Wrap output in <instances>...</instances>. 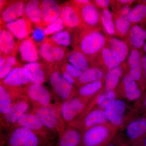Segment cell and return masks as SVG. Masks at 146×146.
<instances>
[{
  "instance_id": "cell-1",
  "label": "cell",
  "mask_w": 146,
  "mask_h": 146,
  "mask_svg": "<svg viewBox=\"0 0 146 146\" xmlns=\"http://www.w3.org/2000/svg\"><path fill=\"white\" fill-rule=\"evenodd\" d=\"M72 44L73 50L85 55L91 66H94L102 50L107 45V36L100 29L81 26L73 30Z\"/></svg>"
},
{
  "instance_id": "cell-2",
  "label": "cell",
  "mask_w": 146,
  "mask_h": 146,
  "mask_svg": "<svg viewBox=\"0 0 146 146\" xmlns=\"http://www.w3.org/2000/svg\"><path fill=\"white\" fill-rule=\"evenodd\" d=\"M50 141L28 128L13 127L2 140L1 146H46Z\"/></svg>"
},
{
  "instance_id": "cell-3",
  "label": "cell",
  "mask_w": 146,
  "mask_h": 146,
  "mask_svg": "<svg viewBox=\"0 0 146 146\" xmlns=\"http://www.w3.org/2000/svg\"><path fill=\"white\" fill-rule=\"evenodd\" d=\"M48 80L55 103L60 104L75 96V87L63 78L58 64L53 65Z\"/></svg>"
},
{
  "instance_id": "cell-4",
  "label": "cell",
  "mask_w": 146,
  "mask_h": 146,
  "mask_svg": "<svg viewBox=\"0 0 146 146\" xmlns=\"http://www.w3.org/2000/svg\"><path fill=\"white\" fill-rule=\"evenodd\" d=\"M30 112L39 118L53 135L59 136L67 126L60 117L58 104L45 107H33Z\"/></svg>"
},
{
  "instance_id": "cell-5",
  "label": "cell",
  "mask_w": 146,
  "mask_h": 146,
  "mask_svg": "<svg viewBox=\"0 0 146 146\" xmlns=\"http://www.w3.org/2000/svg\"><path fill=\"white\" fill-rule=\"evenodd\" d=\"M31 80L30 72L21 65L14 68L6 77L1 81V84L18 96L24 94V89L31 83Z\"/></svg>"
},
{
  "instance_id": "cell-6",
  "label": "cell",
  "mask_w": 146,
  "mask_h": 146,
  "mask_svg": "<svg viewBox=\"0 0 146 146\" xmlns=\"http://www.w3.org/2000/svg\"><path fill=\"white\" fill-rule=\"evenodd\" d=\"M39 52L44 62L59 64L67 59L70 52L65 47L55 43L51 38L46 37L39 45Z\"/></svg>"
},
{
  "instance_id": "cell-7",
  "label": "cell",
  "mask_w": 146,
  "mask_h": 146,
  "mask_svg": "<svg viewBox=\"0 0 146 146\" xmlns=\"http://www.w3.org/2000/svg\"><path fill=\"white\" fill-rule=\"evenodd\" d=\"M112 138L113 133L106 124L95 126L84 130L81 146H106Z\"/></svg>"
},
{
  "instance_id": "cell-8",
  "label": "cell",
  "mask_w": 146,
  "mask_h": 146,
  "mask_svg": "<svg viewBox=\"0 0 146 146\" xmlns=\"http://www.w3.org/2000/svg\"><path fill=\"white\" fill-rule=\"evenodd\" d=\"M87 100L75 95L70 99L58 104L60 117L67 126L73 125L78 116L85 109Z\"/></svg>"
},
{
  "instance_id": "cell-9",
  "label": "cell",
  "mask_w": 146,
  "mask_h": 146,
  "mask_svg": "<svg viewBox=\"0 0 146 146\" xmlns=\"http://www.w3.org/2000/svg\"><path fill=\"white\" fill-rule=\"evenodd\" d=\"M31 104L25 94L17 97L14 100L9 112L1 118V126L7 129L13 127L22 116L29 112Z\"/></svg>"
},
{
  "instance_id": "cell-10",
  "label": "cell",
  "mask_w": 146,
  "mask_h": 146,
  "mask_svg": "<svg viewBox=\"0 0 146 146\" xmlns=\"http://www.w3.org/2000/svg\"><path fill=\"white\" fill-rule=\"evenodd\" d=\"M24 94L28 98L33 107L54 104L52 103L54 99L53 93L43 84L30 83L24 89Z\"/></svg>"
},
{
  "instance_id": "cell-11",
  "label": "cell",
  "mask_w": 146,
  "mask_h": 146,
  "mask_svg": "<svg viewBox=\"0 0 146 146\" xmlns=\"http://www.w3.org/2000/svg\"><path fill=\"white\" fill-rule=\"evenodd\" d=\"M144 53L143 50H131L125 62L126 74L138 83L143 92L146 90V84L144 78L142 66V59Z\"/></svg>"
},
{
  "instance_id": "cell-12",
  "label": "cell",
  "mask_w": 146,
  "mask_h": 146,
  "mask_svg": "<svg viewBox=\"0 0 146 146\" xmlns=\"http://www.w3.org/2000/svg\"><path fill=\"white\" fill-rule=\"evenodd\" d=\"M125 133L131 146H143L146 136V115H141L129 123Z\"/></svg>"
},
{
  "instance_id": "cell-13",
  "label": "cell",
  "mask_w": 146,
  "mask_h": 146,
  "mask_svg": "<svg viewBox=\"0 0 146 146\" xmlns=\"http://www.w3.org/2000/svg\"><path fill=\"white\" fill-rule=\"evenodd\" d=\"M60 17L65 28L74 30L82 26V20L79 8L72 1L66 2L60 5Z\"/></svg>"
},
{
  "instance_id": "cell-14",
  "label": "cell",
  "mask_w": 146,
  "mask_h": 146,
  "mask_svg": "<svg viewBox=\"0 0 146 146\" xmlns=\"http://www.w3.org/2000/svg\"><path fill=\"white\" fill-rule=\"evenodd\" d=\"M13 127H24L28 128L50 141L53 135L45 127L39 118L31 112H27L22 116Z\"/></svg>"
},
{
  "instance_id": "cell-15",
  "label": "cell",
  "mask_w": 146,
  "mask_h": 146,
  "mask_svg": "<svg viewBox=\"0 0 146 146\" xmlns=\"http://www.w3.org/2000/svg\"><path fill=\"white\" fill-rule=\"evenodd\" d=\"M78 8L81 17V26L89 28L100 29L102 30L101 11L95 5L92 1L89 3Z\"/></svg>"
},
{
  "instance_id": "cell-16",
  "label": "cell",
  "mask_w": 146,
  "mask_h": 146,
  "mask_svg": "<svg viewBox=\"0 0 146 146\" xmlns=\"http://www.w3.org/2000/svg\"><path fill=\"white\" fill-rule=\"evenodd\" d=\"M26 1H7L6 4L1 12V25L16 21L25 16V6Z\"/></svg>"
},
{
  "instance_id": "cell-17",
  "label": "cell",
  "mask_w": 146,
  "mask_h": 146,
  "mask_svg": "<svg viewBox=\"0 0 146 146\" xmlns=\"http://www.w3.org/2000/svg\"><path fill=\"white\" fill-rule=\"evenodd\" d=\"M127 105L123 100L116 99L111 102L104 109L106 115L112 125L120 127L123 124Z\"/></svg>"
},
{
  "instance_id": "cell-18",
  "label": "cell",
  "mask_w": 146,
  "mask_h": 146,
  "mask_svg": "<svg viewBox=\"0 0 146 146\" xmlns=\"http://www.w3.org/2000/svg\"><path fill=\"white\" fill-rule=\"evenodd\" d=\"M5 27L19 41L28 38L34 31L32 23L25 15L13 22L5 24Z\"/></svg>"
},
{
  "instance_id": "cell-19",
  "label": "cell",
  "mask_w": 146,
  "mask_h": 146,
  "mask_svg": "<svg viewBox=\"0 0 146 146\" xmlns=\"http://www.w3.org/2000/svg\"><path fill=\"white\" fill-rule=\"evenodd\" d=\"M53 65L43 61L27 63L24 65V67L31 74V83L43 84L49 79Z\"/></svg>"
},
{
  "instance_id": "cell-20",
  "label": "cell",
  "mask_w": 146,
  "mask_h": 146,
  "mask_svg": "<svg viewBox=\"0 0 146 146\" xmlns=\"http://www.w3.org/2000/svg\"><path fill=\"white\" fill-rule=\"evenodd\" d=\"M18 44V51L23 61L31 63L39 60V48L32 36L20 40Z\"/></svg>"
},
{
  "instance_id": "cell-21",
  "label": "cell",
  "mask_w": 146,
  "mask_h": 146,
  "mask_svg": "<svg viewBox=\"0 0 146 146\" xmlns=\"http://www.w3.org/2000/svg\"><path fill=\"white\" fill-rule=\"evenodd\" d=\"M121 63L118 56L106 45L102 50L94 66L98 67L106 72Z\"/></svg>"
},
{
  "instance_id": "cell-22",
  "label": "cell",
  "mask_w": 146,
  "mask_h": 146,
  "mask_svg": "<svg viewBox=\"0 0 146 146\" xmlns=\"http://www.w3.org/2000/svg\"><path fill=\"white\" fill-rule=\"evenodd\" d=\"M82 133L76 125L67 126L58 136V146H81Z\"/></svg>"
},
{
  "instance_id": "cell-23",
  "label": "cell",
  "mask_w": 146,
  "mask_h": 146,
  "mask_svg": "<svg viewBox=\"0 0 146 146\" xmlns=\"http://www.w3.org/2000/svg\"><path fill=\"white\" fill-rule=\"evenodd\" d=\"M18 50V44L15 42L13 34L1 25L0 53L1 56H15Z\"/></svg>"
},
{
  "instance_id": "cell-24",
  "label": "cell",
  "mask_w": 146,
  "mask_h": 146,
  "mask_svg": "<svg viewBox=\"0 0 146 146\" xmlns=\"http://www.w3.org/2000/svg\"><path fill=\"white\" fill-rule=\"evenodd\" d=\"M42 19L44 30L48 26L60 17L61 7L56 1L44 0L42 1Z\"/></svg>"
},
{
  "instance_id": "cell-25",
  "label": "cell",
  "mask_w": 146,
  "mask_h": 146,
  "mask_svg": "<svg viewBox=\"0 0 146 146\" xmlns=\"http://www.w3.org/2000/svg\"><path fill=\"white\" fill-rule=\"evenodd\" d=\"M124 40L130 50H143L146 41V30L139 24L132 25Z\"/></svg>"
},
{
  "instance_id": "cell-26",
  "label": "cell",
  "mask_w": 146,
  "mask_h": 146,
  "mask_svg": "<svg viewBox=\"0 0 146 146\" xmlns=\"http://www.w3.org/2000/svg\"><path fill=\"white\" fill-rule=\"evenodd\" d=\"M41 4L42 1L38 0L27 1L25 6V15L36 28L44 30Z\"/></svg>"
},
{
  "instance_id": "cell-27",
  "label": "cell",
  "mask_w": 146,
  "mask_h": 146,
  "mask_svg": "<svg viewBox=\"0 0 146 146\" xmlns=\"http://www.w3.org/2000/svg\"><path fill=\"white\" fill-rule=\"evenodd\" d=\"M126 63L125 62L117 68L106 72L104 77L105 90L115 91L119 86L120 80L123 75L126 72Z\"/></svg>"
},
{
  "instance_id": "cell-28",
  "label": "cell",
  "mask_w": 146,
  "mask_h": 146,
  "mask_svg": "<svg viewBox=\"0 0 146 146\" xmlns=\"http://www.w3.org/2000/svg\"><path fill=\"white\" fill-rule=\"evenodd\" d=\"M107 45L118 56L121 63L126 61L131 50L125 40L115 36H107Z\"/></svg>"
},
{
  "instance_id": "cell-29",
  "label": "cell",
  "mask_w": 146,
  "mask_h": 146,
  "mask_svg": "<svg viewBox=\"0 0 146 146\" xmlns=\"http://www.w3.org/2000/svg\"><path fill=\"white\" fill-rule=\"evenodd\" d=\"M121 86L125 97L130 101L138 100L143 94L138 83L127 74L124 76Z\"/></svg>"
},
{
  "instance_id": "cell-30",
  "label": "cell",
  "mask_w": 146,
  "mask_h": 146,
  "mask_svg": "<svg viewBox=\"0 0 146 146\" xmlns=\"http://www.w3.org/2000/svg\"><path fill=\"white\" fill-rule=\"evenodd\" d=\"M83 120L82 127L84 130L95 126L106 124L108 121L104 110L99 108L88 112Z\"/></svg>"
},
{
  "instance_id": "cell-31",
  "label": "cell",
  "mask_w": 146,
  "mask_h": 146,
  "mask_svg": "<svg viewBox=\"0 0 146 146\" xmlns=\"http://www.w3.org/2000/svg\"><path fill=\"white\" fill-rule=\"evenodd\" d=\"M105 72L96 66H91L86 70L82 72L81 75L76 80L75 85L79 87L84 85L104 79Z\"/></svg>"
},
{
  "instance_id": "cell-32",
  "label": "cell",
  "mask_w": 146,
  "mask_h": 146,
  "mask_svg": "<svg viewBox=\"0 0 146 146\" xmlns=\"http://www.w3.org/2000/svg\"><path fill=\"white\" fill-rule=\"evenodd\" d=\"M112 14L116 28V37L125 39L132 26L128 16L122 15L118 11L113 12Z\"/></svg>"
},
{
  "instance_id": "cell-33",
  "label": "cell",
  "mask_w": 146,
  "mask_h": 146,
  "mask_svg": "<svg viewBox=\"0 0 146 146\" xmlns=\"http://www.w3.org/2000/svg\"><path fill=\"white\" fill-rule=\"evenodd\" d=\"M18 96L6 88L5 86L1 84L0 85L1 118L2 117L9 112L13 105L14 100Z\"/></svg>"
},
{
  "instance_id": "cell-34",
  "label": "cell",
  "mask_w": 146,
  "mask_h": 146,
  "mask_svg": "<svg viewBox=\"0 0 146 146\" xmlns=\"http://www.w3.org/2000/svg\"><path fill=\"white\" fill-rule=\"evenodd\" d=\"M102 29L106 36H116L113 14L108 9L101 10Z\"/></svg>"
},
{
  "instance_id": "cell-35",
  "label": "cell",
  "mask_w": 146,
  "mask_h": 146,
  "mask_svg": "<svg viewBox=\"0 0 146 146\" xmlns=\"http://www.w3.org/2000/svg\"><path fill=\"white\" fill-rule=\"evenodd\" d=\"M104 86V79L93 82L80 87L76 91V95L87 100L101 90Z\"/></svg>"
},
{
  "instance_id": "cell-36",
  "label": "cell",
  "mask_w": 146,
  "mask_h": 146,
  "mask_svg": "<svg viewBox=\"0 0 146 146\" xmlns=\"http://www.w3.org/2000/svg\"><path fill=\"white\" fill-rule=\"evenodd\" d=\"M67 60L73 66L82 72L91 67L89 60L86 56L76 50H73L70 52Z\"/></svg>"
},
{
  "instance_id": "cell-37",
  "label": "cell",
  "mask_w": 146,
  "mask_h": 146,
  "mask_svg": "<svg viewBox=\"0 0 146 146\" xmlns=\"http://www.w3.org/2000/svg\"><path fill=\"white\" fill-rule=\"evenodd\" d=\"M15 56H1L0 57V80L6 77L14 68L21 65Z\"/></svg>"
},
{
  "instance_id": "cell-38",
  "label": "cell",
  "mask_w": 146,
  "mask_h": 146,
  "mask_svg": "<svg viewBox=\"0 0 146 146\" xmlns=\"http://www.w3.org/2000/svg\"><path fill=\"white\" fill-rule=\"evenodd\" d=\"M129 19L132 25L146 23V4L140 2L131 11Z\"/></svg>"
},
{
  "instance_id": "cell-39",
  "label": "cell",
  "mask_w": 146,
  "mask_h": 146,
  "mask_svg": "<svg viewBox=\"0 0 146 146\" xmlns=\"http://www.w3.org/2000/svg\"><path fill=\"white\" fill-rule=\"evenodd\" d=\"M73 30L67 29L52 35L51 39L56 44L66 47L72 44V33Z\"/></svg>"
},
{
  "instance_id": "cell-40",
  "label": "cell",
  "mask_w": 146,
  "mask_h": 146,
  "mask_svg": "<svg viewBox=\"0 0 146 146\" xmlns=\"http://www.w3.org/2000/svg\"><path fill=\"white\" fill-rule=\"evenodd\" d=\"M117 94L115 91L105 90L99 94L96 99V103L98 108L104 110L111 102L117 99Z\"/></svg>"
},
{
  "instance_id": "cell-41",
  "label": "cell",
  "mask_w": 146,
  "mask_h": 146,
  "mask_svg": "<svg viewBox=\"0 0 146 146\" xmlns=\"http://www.w3.org/2000/svg\"><path fill=\"white\" fill-rule=\"evenodd\" d=\"M63 20L60 17L48 26L44 30L45 35H53L56 33L62 31L65 28Z\"/></svg>"
},
{
  "instance_id": "cell-42",
  "label": "cell",
  "mask_w": 146,
  "mask_h": 146,
  "mask_svg": "<svg viewBox=\"0 0 146 146\" xmlns=\"http://www.w3.org/2000/svg\"><path fill=\"white\" fill-rule=\"evenodd\" d=\"M59 67L64 68L67 72L72 76L76 80L81 75L82 71L79 70L72 65L67 62V59L62 63L58 64Z\"/></svg>"
},
{
  "instance_id": "cell-43",
  "label": "cell",
  "mask_w": 146,
  "mask_h": 146,
  "mask_svg": "<svg viewBox=\"0 0 146 146\" xmlns=\"http://www.w3.org/2000/svg\"><path fill=\"white\" fill-rule=\"evenodd\" d=\"M45 35L44 30L36 28V29L34 31L33 35L32 36L34 39L35 42H39V45H40L46 38L45 37Z\"/></svg>"
},
{
  "instance_id": "cell-44",
  "label": "cell",
  "mask_w": 146,
  "mask_h": 146,
  "mask_svg": "<svg viewBox=\"0 0 146 146\" xmlns=\"http://www.w3.org/2000/svg\"><path fill=\"white\" fill-rule=\"evenodd\" d=\"M92 2L97 8L101 10L108 9L111 3V1L109 0H94Z\"/></svg>"
},
{
  "instance_id": "cell-45",
  "label": "cell",
  "mask_w": 146,
  "mask_h": 146,
  "mask_svg": "<svg viewBox=\"0 0 146 146\" xmlns=\"http://www.w3.org/2000/svg\"><path fill=\"white\" fill-rule=\"evenodd\" d=\"M139 100V108H140L141 115H146V90L143 92Z\"/></svg>"
},
{
  "instance_id": "cell-46",
  "label": "cell",
  "mask_w": 146,
  "mask_h": 146,
  "mask_svg": "<svg viewBox=\"0 0 146 146\" xmlns=\"http://www.w3.org/2000/svg\"><path fill=\"white\" fill-rule=\"evenodd\" d=\"M60 68V71H61V74L63 76V78L65 80H66L68 82L71 84L74 85L76 84V79L74 78L70 74L67 72L66 71L64 70V68L61 67H59Z\"/></svg>"
},
{
  "instance_id": "cell-47",
  "label": "cell",
  "mask_w": 146,
  "mask_h": 146,
  "mask_svg": "<svg viewBox=\"0 0 146 146\" xmlns=\"http://www.w3.org/2000/svg\"><path fill=\"white\" fill-rule=\"evenodd\" d=\"M72 1L78 7H80L91 2V1H89V0H74V1Z\"/></svg>"
},
{
  "instance_id": "cell-48",
  "label": "cell",
  "mask_w": 146,
  "mask_h": 146,
  "mask_svg": "<svg viewBox=\"0 0 146 146\" xmlns=\"http://www.w3.org/2000/svg\"><path fill=\"white\" fill-rule=\"evenodd\" d=\"M142 66H143L144 78L146 84V54L144 53L143 56V59H142Z\"/></svg>"
},
{
  "instance_id": "cell-49",
  "label": "cell",
  "mask_w": 146,
  "mask_h": 146,
  "mask_svg": "<svg viewBox=\"0 0 146 146\" xmlns=\"http://www.w3.org/2000/svg\"><path fill=\"white\" fill-rule=\"evenodd\" d=\"M106 146H119L118 145H117V144L115 143H113L112 142H111V143H110L109 144H108V145H107Z\"/></svg>"
},
{
  "instance_id": "cell-50",
  "label": "cell",
  "mask_w": 146,
  "mask_h": 146,
  "mask_svg": "<svg viewBox=\"0 0 146 146\" xmlns=\"http://www.w3.org/2000/svg\"><path fill=\"white\" fill-rule=\"evenodd\" d=\"M143 50L144 53L146 54V41L143 47Z\"/></svg>"
},
{
  "instance_id": "cell-51",
  "label": "cell",
  "mask_w": 146,
  "mask_h": 146,
  "mask_svg": "<svg viewBox=\"0 0 146 146\" xmlns=\"http://www.w3.org/2000/svg\"><path fill=\"white\" fill-rule=\"evenodd\" d=\"M143 146H146V136L143 141Z\"/></svg>"
},
{
  "instance_id": "cell-52",
  "label": "cell",
  "mask_w": 146,
  "mask_h": 146,
  "mask_svg": "<svg viewBox=\"0 0 146 146\" xmlns=\"http://www.w3.org/2000/svg\"><path fill=\"white\" fill-rule=\"evenodd\" d=\"M141 2L144 3L146 4V0H144V1H141Z\"/></svg>"
},
{
  "instance_id": "cell-53",
  "label": "cell",
  "mask_w": 146,
  "mask_h": 146,
  "mask_svg": "<svg viewBox=\"0 0 146 146\" xmlns=\"http://www.w3.org/2000/svg\"></svg>"
}]
</instances>
